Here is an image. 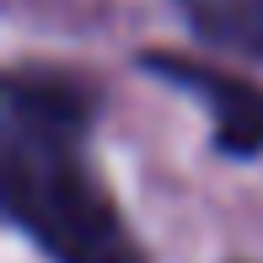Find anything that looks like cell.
<instances>
[{"label":"cell","instance_id":"2","mask_svg":"<svg viewBox=\"0 0 263 263\" xmlns=\"http://www.w3.org/2000/svg\"><path fill=\"white\" fill-rule=\"evenodd\" d=\"M145 70L183 86L188 97H199L210 107L215 145L226 156H258L263 151V86L226 76L215 65H199V59H183V54H145Z\"/></svg>","mask_w":263,"mask_h":263},{"label":"cell","instance_id":"3","mask_svg":"<svg viewBox=\"0 0 263 263\" xmlns=\"http://www.w3.org/2000/svg\"><path fill=\"white\" fill-rule=\"evenodd\" d=\"M199 43L236 59H263V0H177Z\"/></svg>","mask_w":263,"mask_h":263},{"label":"cell","instance_id":"1","mask_svg":"<svg viewBox=\"0 0 263 263\" xmlns=\"http://www.w3.org/2000/svg\"><path fill=\"white\" fill-rule=\"evenodd\" d=\"M91 81L54 65L6 76L0 107V183L6 215L54 263H145L107 183L91 166Z\"/></svg>","mask_w":263,"mask_h":263}]
</instances>
